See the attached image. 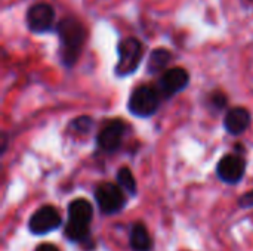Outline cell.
<instances>
[{
  "mask_svg": "<svg viewBox=\"0 0 253 251\" xmlns=\"http://www.w3.org/2000/svg\"><path fill=\"white\" fill-rule=\"evenodd\" d=\"M36 251H59L58 250V247L56 246H53V244H40L37 249H36Z\"/></svg>",
  "mask_w": 253,
  "mask_h": 251,
  "instance_id": "cell-18",
  "label": "cell"
},
{
  "mask_svg": "<svg viewBox=\"0 0 253 251\" xmlns=\"http://www.w3.org/2000/svg\"><path fill=\"white\" fill-rule=\"evenodd\" d=\"M188 81H190L188 72L184 68L176 67V68L166 70L162 74V77L159 80V89L163 95L172 96V95H176L181 90H184L187 87Z\"/></svg>",
  "mask_w": 253,
  "mask_h": 251,
  "instance_id": "cell-8",
  "label": "cell"
},
{
  "mask_svg": "<svg viewBox=\"0 0 253 251\" xmlns=\"http://www.w3.org/2000/svg\"><path fill=\"white\" fill-rule=\"evenodd\" d=\"M58 36L61 38L62 47L61 55L62 61L67 65H73L82 50V46L84 43V28L83 25L73 18H65L58 25Z\"/></svg>",
  "mask_w": 253,
  "mask_h": 251,
  "instance_id": "cell-1",
  "label": "cell"
},
{
  "mask_svg": "<svg viewBox=\"0 0 253 251\" xmlns=\"http://www.w3.org/2000/svg\"><path fill=\"white\" fill-rule=\"evenodd\" d=\"M61 225V215L52 206H43L33 213L30 217L28 226L30 231L36 235H44L55 231Z\"/></svg>",
  "mask_w": 253,
  "mask_h": 251,
  "instance_id": "cell-5",
  "label": "cell"
},
{
  "mask_svg": "<svg viewBox=\"0 0 253 251\" xmlns=\"http://www.w3.org/2000/svg\"><path fill=\"white\" fill-rule=\"evenodd\" d=\"M93 207L87 200H74L68 206V223L77 226H87L92 220Z\"/></svg>",
  "mask_w": 253,
  "mask_h": 251,
  "instance_id": "cell-10",
  "label": "cell"
},
{
  "mask_svg": "<svg viewBox=\"0 0 253 251\" xmlns=\"http://www.w3.org/2000/svg\"><path fill=\"white\" fill-rule=\"evenodd\" d=\"M64 232H65V237H67L70 241L80 243V241H83V240H86V238H87V235H89V228H87V226H77V225H71V223H68V222H67Z\"/></svg>",
  "mask_w": 253,
  "mask_h": 251,
  "instance_id": "cell-15",
  "label": "cell"
},
{
  "mask_svg": "<svg viewBox=\"0 0 253 251\" xmlns=\"http://www.w3.org/2000/svg\"><path fill=\"white\" fill-rule=\"evenodd\" d=\"M212 101H213V104H215L216 108H222V107L227 104V98H225L222 93H215V95H212Z\"/></svg>",
  "mask_w": 253,
  "mask_h": 251,
  "instance_id": "cell-17",
  "label": "cell"
},
{
  "mask_svg": "<svg viewBox=\"0 0 253 251\" xmlns=\"http://www.w3.org/2000/svg\"><path fill=\"white\" fill-rule=\"evenodd\" d=\"M117 182H119V186L125 191H127L129 194H135L136 192V182H135V178L132 175V172L127 169V167H123L117 172Z\"/></svg>",
  "mask_w": 253,
  "mask_h": 251,
  "instance_id": "cell-14",
  "label": "cell"
},
{
  "mask_svg": "<svg viewBox=\"0 0 253 251\" xmlns=\"http://www.w3.org/2000/svg\"><path fill=\"white\" fill-rule=\"evenodd\" d=\"M218 176L225 183H239L246 172V161L242 155L230 154L218 163Z\"/></svg>",
  "mask_w": 253,
  "mask_h": 251,
  "instance_id": "cell-7",
  "label": "cell"
},
{
  "mask_svg": "<svg viewBox=\"0 0 253 251\" xmlns=\"http://www.w3.org/2000/svg\"><path fill=\"white\" fill-rule=\"evenodd\" d=\"M151 246L153 243L145 225L136 222L130 229V247L133 251H150Z\"/></svg>",
  "mask_w": 253,
  "mask_h": 251,
  "instance_id": "cell-12",
  "label": "cell"
},
{
  "mask_svg": "<svg viewBox=\"0 0 253 251\" xmlns=\"http://www.w3.org/2000/svg\"><path fill=\"white\" fill-rule=\"evenodd\" d=\"M27 25L33 33L49 31L55 21V10L47 3H36L27 10Z\"/></svg>",
  "mask_w": 253,
  "mask_h": 251,
  "instance_id": "cell-6",
  "label": "cell"
},
{
  "mask_svg": "<svg viewBox=\"0 0 253 251\" xmlns=\"http://www.w3.org/2000/svg\"><path fill=\"white\" fill-rule=\"evenodd\" d=\"M251 124V114L246 108L237 107L227 112L224 126L231 135H242Z\"/></svg>",
  "mask_w": 253,
  "mask_h": 251,
  "instance_id": "cell-11",
  "label": "cell"
},
{
  "mask_svg": "<svg viewBox=\"0 0 253 251\" xmlns=\"http://www.w3.org/2000/svg\"><path fill=\"white\" fill-rule=\"evenodd\" d=\"M159 93L151 86H138L129 98V111L141 118L151 117L159 108Z\"/></svg>",
  "mask_w": 253,
  "mask_h": 251,
  "instance_id": "cell-2",
  "label": "cell"
},
{
  "mask_svg": "<svg viewBox=\"0 0 253 251\" xmlns=\"http://www.w3.org/2000/svg\"><path fill=\"white\" fill-rule=\"evenodd\" d=\"M239 204H240L242 207H253V191L252 192L245 194V195L239 200Z\"/></svg>",
  "mask_w": 253,
  "mask_h": 251,
  "instance_id": "cell-16",
  "label": "cell"
},
{
  "mask_svg": "<svg viewBox=\"0 0 253 251\" xmlns=\"http://www.w3.org/2000/svg\"><path fill=\"white\" fill-rule=\"evenodd\" d=\"M142 58V44L139 40L129 37L125 38L119 46V62L116 67V72L119 75H129L132 74Z\"/></svg>",
  "mask_w": 253,
  "mask_h": 251,
  "instance_id": "cell-3",
  "label": "cell"
},
{
  "mask_svg": "<svg viewBox=\"0 0 253 251\" xmlns=\"http://www.w3.org/2000/svg\"><path fill=\"white\" fill-rule=\"evenodd\" d=\"M125 129H126V126L122 120H119V118L111 120L98 133V145L107 152H113V151L119 149L123 135H125Z\"/></svg>",
  "mask_w": 253,
  "mask_h": 251,
  "instance_id": "cell-9",
  "label": "cell"
},
{
  "mask_svg": "<svg viewBox=\"0 0 253 251\" xmlns=\"http://www.w3.org/2000/svg\"><path fill=\"white\" fill-rule=\"evenodd\" d=\"M95 198L104 215H114L125 207V195L122 188L110 182H104L96 186Z\"/></svg>",
  "mask_w": 253,
  "mask_h": 251,
  "instance_id": "cell-4",
  "label": "cell"
},
{
  "mask_svg": "<svg viewBox=\"0 0 253 251\" xmlns=\"http://www.w3.org/2000/svg\"><path fill=\"white\" fill-rule=\"evenodd\" d=\"M169 62H170V52L160 47V49H156L151 52L148 64H147V70L150 74H156V72L163 71Z\"/></svg>",
  "mask_w": 253,
  "mask_h": 251,
  "instance_id": "cell-13",
  "label": "cell"
}]
</instances>
